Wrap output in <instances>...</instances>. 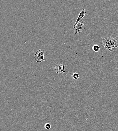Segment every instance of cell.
Here are the masks:
<instances>
[{
    "mask_svg": "<svg viewBox=\"0 0 118 131\" xmlns=\"http://www.w3.org/2000/svg\"><path fill=\"white\" fill-rule=\"evenodd\" d=\"M102 44L106 49L111 52L115 50L116 48H118L116 40L112 37L104 39L102 41Z\"/></svg>",
    "mask_w": 118,
    "mask_h": 131,
    "instance_id": "obj_1",
    "label": "cell"
},
{
    "mask_svg": "<svg viewBox=\"0 0 118 131\" xmlns=\"http://www.w3.org/2000/svg\"><path fill=\"white\" fill-rule=\"evenodd\" d=\"M44 52L41 50L37 51L35 55V60L38 63H41L42 60L45 62L44 58Z\"/></svg>",
    "mask_w": 118,
    "mask_h": 131,
    "instance_id": "obj_2",
    "label": "cell"
},
{
    "mask_svg": "<svg viewBox=\"0 0 118 131\" xmlns=\"http://www.w3.org/2000/svg\"><path fill=\"white\" fill-rule=\"evenodd\" d=\"M75 29L74 33L75 34L80 33L85 29L82 19L78 22Z\"/></svg>",
    "mask_w": 118,
    "mask_h": 131,
    "instance_id": "obj_3",
    "label": "cell"
},
{
    "mask_svg": "<svg viewBox=\"0 0 118 131\" xmlns=\"http://www.w3.org/2000/svg\"><path fill=\"white\" fill-rule=\"evenodd\" d=\"M65 65L62 63H60L56 65L55 71L56 73L58 74H60L62 72L65 73Z\"/></svg>",
    "mask_w": 118,
    "mask_h": 131,
    "instance_id": "obj_4",
    "label": "cell"
},
{
    "mask_svg": "<svg viewBox=\"0 0 118 131\" xmlns=\"http://www.w3.org/2000/svg\"><path fill=\"white\" fill-rule=\"evenodd\" d=\"M86 13V11L84 9H83L80 12L79 15V16L76 22L74 23L73 25V28H75L78 22L81 20L82 18L84 17Z\"/></svg>",
    "mask_w": 118,
    "mask_h": 131,
    "instance_id": "obj_5",
    "label": "cell"
},
{
    "mask_svg": "<svg viewBox=\"0 0 118 131\" xmlns=\"http://www.w3.org/2000/svg\"><path fill=\"white\" fill-rule=\"evenodd\" d=\"M93 50L96 52H99L100 50V49L99 46L97 44L94 45L92 47Z\"/></svg>",
    "mask_w": 118,
    "mask_h": 131,
    "instance_id": "obj_6",
    "label": "cell"
},
{
    "mask_svg": "<svg viewBox=\"0 0 118 131\" xmlns=\"http://www.w3.org/2000/svg\"><path fill=\"white\" fill-rule=\"evenodd\" d=\"M72 77L75 80H78L79 78V75L78 73L74 72L72 75Z\"/></svg>",
    "mask_w": 118,
    "mask_h": 131,
    "instance_id": "obj_7",
    "label": "cell"
},
{
    "mask_svg": "<svg viewBox=\"0 0 118 131\" xmlns=\"http://www.w3.org/2000/svg\"><path fill=\"white\" fill-rule=\"evenodd\" d=\"M44 127L47 130H49L51 128V126L49 123H46L44 125Z\"/></svg>",
    "mask_w": 118,
    "mask_h": 131,
    "instance_id": "obj_8",
    "label": "cell"
}]
</instances>
